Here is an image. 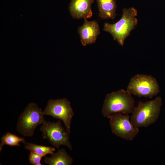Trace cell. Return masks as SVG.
<instances>
[{
    "instance_id": "cell-1",
    "label": "cell",
    "mask_w": 165,
    "mask_h": 165,
    "mask_svg": "<svg viewBox=\"0 0 165 165\" xmlns=\"http://www.w3.org/2000/svg\"><path fill=\"white\" fill-rule=\"evenodd\" d=\"M137 11L134 7L124 8L120 19L114 24L105 23L103 30L110 33L113 40L123 46L126 39L137 25Z\"/></svg>"
},
{
    "instance_id": "cell-2",
    "label": "cell",
    "mask_w": 165,
    "mask_h": 165,
    "mask_svg": "<svg viewBox=\"0 0 165 165\" xmlns=\"http://www.w3.org/2000/svg\"><path fill=\"white\" fill-rule=\"evenodd\" d=\"M162 105L160 97L149 101H140L131 113V123L138 128L147 127L154 123L159 117Z\"/></svg>"
},
{
    "instance_id": "cell-3",
    "label": "cell",
    "mask_w": 165,
    "mask_h": 165,
    "mask_svg": "<svg viewBox=\"0 0 165 165\" xmlns=\"http://www.w3.org/2000/svg\"><path fill=\"white\" fill-rule=\"evenodd\" d=\"M135 101L132 95L123 89L108 94L105 99L101 113L108 118L112 115L120 113L128 114L132 113Z\"/></svg>"
},
{
    "instance_id": "cell-4",
    "label": "cell",
    "mask_w": 165,
    "mask_h": 165,
    "mask_svg": "<svg viewBox=\"0 0 165 165\" xmlns=\"http://www.w3.org/2000/svg\"><path fill=\"white\" fill-rule=\"evenodd\" d=\"M42 110L35 103H30L18 118L16 130L24 137H32L39 125L46 121Z\"/></svg>"
},
{
    "instance_id": "cell-5",
    "label": "cell",
    "mask_w": 165,
    "mask_h": 165,
    "mask_svg": "<svg viewBox=\"0 0 165 165\" xmlns=\"http://www.w3.org/2000/svg\"><path fill=\"white\" fill-rule=\"evenodd\" d=\"M126 91L139 97L151 98L159 93L160 89L156 79L152 75L138 74L131 78Z\"/></svg>"
},
{
    "instance_id": "cell-6",
    "label": "cell",
    "mask_w": 165,
    "mask_h": 165,
    "mask_svg": "<svg viewBox=\"0 0 165 165\" xmlns=\"http://www.w3.org/2000/svg\"><path fill=\"white\" fill-rule=\"evenodd\" d=\"M44 114L59 119L63 122L68 133H71L72 119L74 115L68 100L66 98L50 100L45 109Z\"/></svg>"
},
{
    "instance_id": "cell-7",
    "label": "cell",
    "mask_w": 165,
    "mask_h": 165,
    "mask_svg": "<svg viewBox=\"0 0 165 165\" xmlns=\"http://www.w3.org/2000/svg\"><path fill=\"white\" fill-rule=\"evenodd\" d=\"M43 139H47L54 147L59 149L61 145H64L70 150L72 146L69 140V135L62 126L61 120L57 122L46 121L40 128Z\"/></svg>"
},
{
    "instance_id": "cell-8",
    "label": "cell",
    "mask_w": 165,
    "mask_h": 165,
    "mask_svg": "<svg viewBox=\"0 0 165 165\" xmlns=\"http://www.w3.org/2000/svg\"><path fill=\"white\" fill-rule=\"evenodd\" d=\"M108 118L112 132L118 137L132 141L139 132L138 128L131 123L128 114L117 113L111 115Z\"/></svg>"
},
{
    "instance_id": "cell-9",
    "label": "cell",
    "mask_w": 165,
    "mask_h": 165,
    "mask_svg": "<svg viewBox=\"0 0 165 165\" xmlns=\"http://www.w3.org/2000/svg\"><path fill=\"white\" fill-rule=\"evenodd\" d=\"M77 31L82 44L85 46L95 42L100 33V29L97 21H89L84 19L83 24L78 28Z\"/></svg>"
},
{
    "instance_id": "cell-10",
    "label": "cell",
    "mask_w": 165,
    "mask_h": 165,
    "mask_svg": "<svg viewBox=\"0 0 165 165\" xmlns=\"http://www.w3.org/2000/svg\"><path fill=\"white\" fill-rule=\"evenodd\" d=\"M94 0H71L69 6L70 14L75 19L91 18L93 12L91 5Z\"/></svg>"
},
{
    "instance_id": "cell-11",
    "label": "cell",
    "mask_w": 165,
    "mask_h": 165,
    "mask_svg": "<svg viewBox=\"0 0 165 165\" xmlns=\"http://www.w3.org/2000/svg\"><path fill=\"white\" fill-rule=\"evenodd\" d=\"M99 11L98 16L103 20L114 19L116 16V0H96Z\"/></svg>"
},
{
    "instance_id": "cell-12",
    "label": "cell",
    "mask_w": 165,
    "mask_h": 165,
    "mask_svg": "<svg viewBox=\"0 0 165 165\" xmlns=\"http://www.w3.org/2000/svg\"><path fill=\"white\" fill-rule=\"evenodd\" d=\"M45 163L49 165H71L73 159L63 148L54 153L50 157H44Z\"/></svg>"
},
{
    "instance_id": "cell-13",
    "label": "cell",
    "mask_w": 165,
    "mask_h": 165,
    "mask_svg": "<svg viewBox=\"0 0 165 165\" xmlns=\"http://www.w3.org/2000/svg\"><path fill=\"white\" fill-rule=\"evenodd\" d=\"M26 142L24 138L9 132H7L1 138L0 152L2 151L4 145H8L11 147L20 146V143L24 144Z\"/></svg>"
},
{
    "instance_id": "cell-14",
    "label": "cell",
    "mask_w": 165,
    "mask_h": 165,
    "mask_svg": "<svg viewBox=\"0 0 165 165\" xmlns=\"http://www.w3.org/2000/svg\"><path fill=\"white\" fill-rule=\"evenodd\" d=\"M24 144L26 149L41 155H46L47 154L52 155L55 150L53 147L39 145L31 143L26 142Z\"/></svg>"
},
{
    "instance_id": "cell-15",
    "label": "cell",
    "mask_w": 165,
    "mask_h": 165,
    "mask_svg": "<svg viewBox=\"0 0 165 165\" xmlns=\"http://www.w3.org/2000/svg\"><path fill=\"white\" fill-rule=\"evenodd\" d=\"M46 156L44 155L38 154L36 153L30 152L29 155V160L31 164L33 165H42L41 161L42 158Z\"/></svg>"
}]
</instances>
